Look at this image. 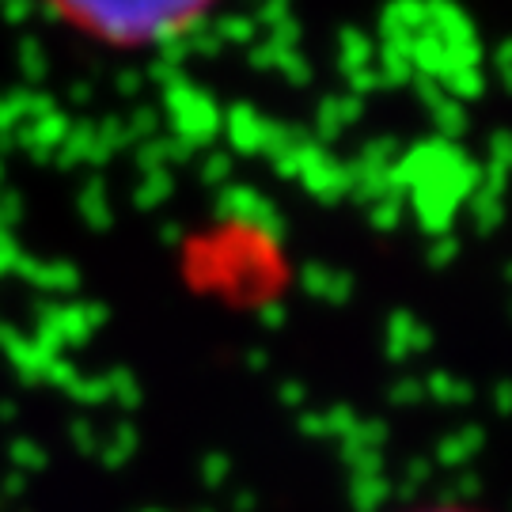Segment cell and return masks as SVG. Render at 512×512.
<instances>
[{"instance_id": "7a4b0ae2", "label": "cell", "mask_w": 512, "mask_h": 512, "mask_svg": "<svg viewBox=\"0 0 512 512\" xmlns=\"http://www.w3.org/2000/svg\"><path fill=\"white\" fill-rule=\"evenodd\" d=\"M425 512H471V509H425Z\"/></svg>"}, {"instance_id": "6da1fadb", "label": "cell", "mask_w": 512, "mask_h": 512, "mask_svg": "<svg viewBox=\"0 0 512 512\" xmlns=\"http://www.w3.org/2000/svg\"><path fill=\"white\" fill-rule=\"evenodd\" d=\"M65 27L99 46L141 50L198 27L217 0H42Z\"/></svg>"}]
</instances>
